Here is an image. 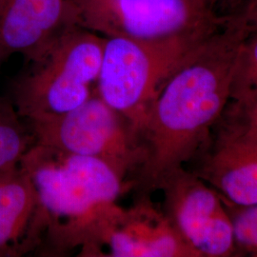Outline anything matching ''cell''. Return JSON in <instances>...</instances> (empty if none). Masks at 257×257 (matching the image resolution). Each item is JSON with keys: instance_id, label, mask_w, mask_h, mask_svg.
<instances>
[{"instance_id": "13", "label": "cell", "mask_w": 257, "mask_h": 257, "mask_svg": "<svg viewBox=\"0 0 257 257\" xmlns=\"http://www.w3.org/2000/svg\"><path fill=\"white\" fill-rule=\"evenodd\" d=\"M257 95V32L249 34L239 49L230 100Z\"/></svg>"}, {"instance_id": "14", "label": "cell", "mask_w": 257, "mask_h": 257, "mask_svg": "<svg viewBox=\"0 0 257 257\" xmlns=\"http://www.w3.org/2000/svg\"><path fill=\"white\" fill-rule=\"evenodd\" d=\"M230 214L239 255L257 257V204L236 206L225 202Z\"/></svg>"}, {"instance_id": "7", "label": "cell", "mask_w": 257, "mask_h": 257, "mask_svg": "<svg viewBox=\"0 0 257 257\" xmlns=\"http://www.w3.org/2000/svg\"><path fill=\"white\" fill-rule=\"evenodd\" d=\"M76 24L104 37L160 40L211 32L217 19L200 0H73Z\"/></svg>"}, {"instance_id": "6", "label": "cell", "mask_w": 257, "mask_h": 257, "mask_svg": "<svg viewBox=\"0 0 257 257\" xmlns=\"http://www.w3.org/2000/svg\"><path fill=\"white\" fill-rule=\"evenodd\" d=\"M76 248L82 256L200 257L149 194L126 209L101 207L76 234Z\"/></svg>"}, {"instance_id": "9", "label": "cell", "mask_w": 257, "mask_h": 257, "mask_svg": "<svg viewBox=\"0 0 257 257\" xmlns=\"http://www.w3.org/2000/svg\"><path fill=\"white\" fill-rule=\"evenodd\" d=\"M193 161L194 174L236 206L257 204V142L222 126Z\"/></svg>"}, {"instance_id": "10", "label": "cell", "mask_w": 257, "mask_h": 257, "mask_svg": "<svg viewBox=\"0 0 257 257\" xmlns=\"http://www.w3.org/2000/svg\"><path fill=\"white\" fill-rule=\"evenodd\" d=\"M74 25L73 0H0V52L26 60Z\"/></svg>"}, {"instance_id": "11", "label": "cell", "mask_w": 257, "mask_h": 257, "mask_svg": "<svg viewBox=\"0 0 257 257\" xmlns=\"http://www.w3.org/2000/svg\"><path fill=\"white\" fill-rule=\"evenodd\" d=\"M47 219L27 173L0 172V257L20 256L41 247Z\"/></svg>"}, {"instance_id": "15", "label": "cell", "mask_w": 257, "mask_h": 257, "mask_svg": "<svg viewBox=\"0 0 257 257\" xmlns=\"http://www.w3.org/2000/svg\"><path fill=\"white\" fill-rule=\"evenodd\" d=\"M222 118V126L257 142V95L230 100Z\"/></svg>"}, {"instance_id": "16", "label": "cell", "mask_w": 257, "mask_h": 257, "mask_svg": "<svg viewBox=\"0 0 257 257\" xmlns=\"http://www.w3.org/2000/svg\"><path fill=\"white\" fill-rule=\"evenodd\" d=\"M231 19L248 35L257 31V0H243Z\"/></svg>"}, {"instance_id": "5", "label": "cell", "mask_w": 257, "mask_h": 257, "mask_svg": "<svg viewBox=\"0 0 257 257\" xmlns=\"http://www.w3.org/2000/svg\"><path fill=\"white\" fill-rule=\"evenodd\" d=\"M25 120L36 143L98 159L128 189L143 165L145 153L137 128L97 93L64 113Z\"/></svg>"}, {"instance_id": "8", "label": "cell", "mask_w": 257, "mask_h": 257, "mask_svg": "<svg viewBox=\"0 0 257 257\" xmlns=\"http://www.w3.org/2000/svg\"><path fill=\"white\" fill-rule=\"evenodd\" d=\"M162 210L200 257L239 255L230 214L220 193L193 171L180 167L158 187Z\"/></svg>"}, {"instance_id": "1", "label": "cell", "mask_w": 257, "mask_h": 257, "mask_svg": "<svg viewBox=\"0 0 257 257\" xmlns=\"http://www.w3.org/2000/svg\"><path fill=\"white\" fill-rule=\"evenodd\" d=\"M248 36L225 21L167 80L139 131L145 159L132 182L137 195H151L208 146L230 103L239 49Z\"/></svg>"}, {"instance_id": "19", "label": "cell", "mask_w": 257, "mask_h": 257, "mask_svg": "<svg viewBox=\"0 0 257 257\" xmlns=\"http://www.w3.org/2000/svg\"><path fill=\"white\" fill-rule=\"evenodd\" d=\"M255 32H257V31H255ZM255 32H253V33H255Z\"/></svg>"}, {"instance_id": "4", "label": "cell", "mask_w": 257, "mask_h": 257, "mask_svg": "<svg viewBox=\"0 0 257 257\" xmlns=\"http://www.w3.org/2000/svg\"><path fill=\"white\" fill-rule=\"evenodd\" d=\"M215 30L160 40L104 37L97 94L139 134L167 80Z\"/></svg>"}, {"instance_id": "18", "label": "cell", "mask_w": 257, "mask_h": 257, "mask_svg": "<svg viewBox=\"0 0 257 257\" xmlns=\"http://www.w3.org/2000/svg\"><path fill=\"white\" fill-rule=\"evenodd\" d=\"M3 59H5V58H4V56L2 55V54H1V52H0V62H1V61H2Z\"/></svg>"}, {"instance_id": "2", "label": "cell", "mask_w": 257, "mask_h": 257, "mask_svg": "<svg viewBox=\"0 0 257 257\" xmlns=\"http://www.w3.org/2000/svg\"><path fill=\"white\" fill-rule=\"evenodd\" d=\"M19 166L29 175L46 216L44 242L54 253L71 250L85 223L128 190L100 160L38 143L24 155Z\"/></svg>"}, {"instance_id": "3", "label": "cell", "mask_w": 257, "mask_h": 257, "mask_svg": "<svg viewBox=\"0 0 257 257\" xmlns=\"http://www.w3.org/2000/svg\"><path fill=\"white\" fill-rule=\"evenodd\" d=\"M105 38L67 28L31 58L14 80L11 101L24 119L74 110L97 93Z\"/></svg>"}, {"instance_id": "12", "label": "cell", "mask_w": 257, "mask_h": 257, "mask_svg": "<svg viewBox=\"0 0 257 257\" xmlns=\"http://www.w3.org/2000/svg\"><path fill=\"white\" fill-rule=\"evenodd\" d=\"M36 144L27 121L11 99L0 97V172L19 167L22 157Z\"/></svg>"}, {"instance_id": "17", "label": "cell", "mask_w": 257, "mask_h": 257, "mask_svg": "<svg viewBox=\"0 0 257 257\" xmlns=\"http://www.w3.org/2000/svg\"><path fill=\"white\" fill-rule=\"evenodd\" d=\"M205 8L217 19H229L236 13L243 0H200Z\"/></svg>"}]
</instances>
